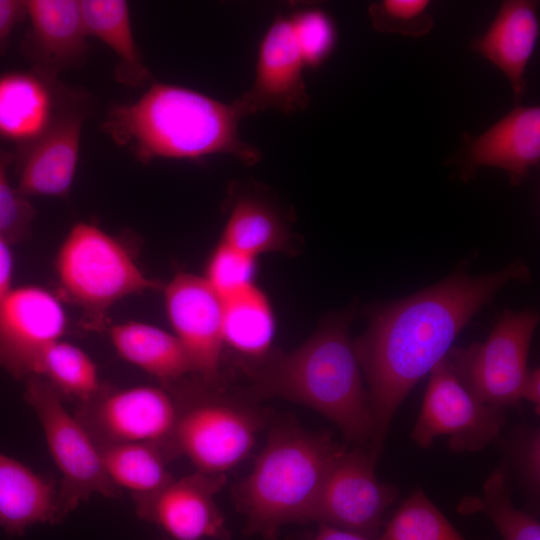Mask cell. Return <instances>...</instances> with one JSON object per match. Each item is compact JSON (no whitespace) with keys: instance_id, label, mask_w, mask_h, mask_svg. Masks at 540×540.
I'll use <instances>...</instances> for the list:
<instances>
[{"instance_id":"cell-1","label":"cell","mask_w":540,"mask_h":540,"mask_svg":"<svg viewBox=\"0 0 540 540\" xmlns=\"http://www.w3.org/2000/svg\"><path fill=\"white\" fill-rule=\"evenodd\" d=\"M530 278L522 260L482 275L462 266L435 285L369 310L367 329L352 342L367 384L374 422L368 450L376 460L402 402L474 315L510 282Z\"/></svg>"},{"instance_id":"cell-2","label":"cell","mask_w":540,"mask_h":540,"mask_svg":"<svg viewBox=\"0 0 540 540\" xmlns=\"http://www.w3.org/2000/svg\"><path fill=\"white\" fill-rule=\"evenodd\" d=\"M356 306L327 315L298 348L270 353L245 371L254 400L279 397L315 410L350 443L368 448L374 429L367 389L349 328Z\"/></svg>"},{"instance_id":"cell-3","label":"cell","mask_w":540,"mask_h":540,"mask_svg":"<svg viewBox=\"0 0 540 540\" xmlns=\"http://www.w3.org/2000/svg\"><path fill=\"white\" fill-rule=\"evenodd\" d=\"M241 119L232 103L189 88L152 83L136 101L111 107L101 128L142 164L226 154L254 165L262 153L240 137Z\"/></svg>"},{"instance_id":"cell-4","label":"cell","mask_w":540,"mask_h":540,"mask_svg":"<svg viewBox=\"0 0 540 540\" xmlns=\"http://www.w3.org/2000/svg\"><path fill=\"white\" fill-rule=\"evenodd\" d=\"M345 450L329 432L293 422L274 425L251 471L234 489L244 533L276 540L286 524L311 523L326 477Z\"/></svg>"},{"instance_id":"cell-5","label":"cell","mask_w":540,"mask_h":540,"mask_svg":"<svg viewBox=\"0 0 540 540\" xmlns=\"http://www.w3.org/2000/svg\"><path fill=\"white\" fill-rule=\"evenodd\" d=\"M55 270L63 296L81 309L85 328L97 332L107 327V314L115 303L162 287L143 273L122 240L88 222L70 229Z\"/></svg>"},{"instance_id":"cell-6","label":"cell","mask_w":540,"mask_h":540,"mask_svg":"<svg viewBox=\"0 0 540 540\" xmlns=\"http://www.w3.org/2000/svg\"><path fill=\"white\" fill-rule=\"evenodd\" d=\"M168 389L179 405L173 438L176 457H187L196 471L226 475L250 454L265 425L262 411L196 377L184 378Z\"/></svg>"},{"instance_id":"cell-7","label":"cell","mask_w":540,"mask_h":540,"mask_svg":"<svg viewBox=\"0 0 540 540\" xmlns=\"http://www.w3.org/2000/svg\"><path fill=\"white\" fill-rule=\"evenodd\" d=\"M24 397L36 413L52 459L61 473L57 491L61 520L93 495L116 497L100 449L83 423L65 408L61 395L40 376L26 379Z\"/></svg>"},{"instance_id":"cell-8","label":"cell","mask_w":540,"mask_h":540,"mask_svg":"<svg viewBox=\"0 0 540 540\" xmlns=\"http://www.w3.org/2000/svg\"><path fill=\"white\" fill-rule=\"evenodd\" d=\"M538 322L539 313L535 309L505 310L484 342L452 347L444 360L482 402L504 409L517 407Z\"/></svg>"},{"instance_id":"cell-9","label":"cell","mask_w":540,"mask_h":540,"mask_svg":"<svg viewBox=\"0 0 540 540\" xmlns=\"http://www.w3.org/2000/svg\"><path fill=\"white\" fill-rule=\"evenodd\" d=\"M76 417L97 445L144 443L176 457L173 438L179 416L174 393L163 386L113 389L105 385L90 400L80 403Z\"/></svg>"},{"instance_id":"cell-10","label":"cell","mask_w":540,"mask_h":540,"mask_svg":"<svg viewBox=\"0 0 540 540\" xmlns=\"http://www.w3.org/2000/svg\"><path fill=\"white\" fill-rule=\"evenodd\" d=\"M505 423V409L476 398L443 358L430 372L411 437L428 448L437 437L448 436L452 450L477 452L500 438Z\"/></svg>"},{"instance_id":"cell-11","label":"cell","mask_w":540,"mask_h":540,"mask_svg":"<svg viewBox=\"0 0 540 540\" xmlns=\"http://www.w3.org/2000/svg\"><path fill=\"white\" fill-rule=\"evenodd\" d=\"M376 463L368 448H346L326 477L312 522L376 540L399 495L396 486L378 479Z\"/></svg>"},{"instance_id":"cell-12","label":"cell","mask_w":540,"mask_h":540,"mask_svg":"<svg viewBox=\"0 0 540 540\" xmlns=\"http://www.w3.org/2000/svg\"><path fill=\"white\" fill-rule=\"evenodd\" d=\"M164 302L174 335L190 358L192 375L209 387L220 388L221 298L203 276L180 272L164 286Z\"/></svg>"},{"instance_id":"cell-13","label":"cell","mask_w":540,"mask_h":540,"mask_svg":"<svg viewBox=\"0 0 540 540\" xmlns=\"http://www.w3.org/2000/svg\"><path fill=\"white\" fill-rule=\"evenodd\" d=\"M67 325L59 299L38 286L12 288L0 298V368L17 379L34 375L44 350Z\"/></svg>"},{"instance_id":"cell-14","label":"cell","mask_w":540,"mask_h":540,"mask_svg":"<svg viewBox=\"0 0 540 540\" xmlns=\"http://www.w3.org/2000/svg\"><path fill=\"white\" fill-rule=\"evenodd\" d=\"M226 481L225 474L199 471L173 478L151 494L133 497L136 513L175 540H227L230 533L215 501Z\"/></svg>"},{"instance_id":"cell-15","label":"cell","mask_w":540,"mask_h":540,"mask_svg":"<svg viewBox=\"0 0 540 540\" xmlns=\"http://www.w3.org/2000/svg\"><path fill=\"white\" fill-rule=\"evenodd\" d=\"M290 18L277 16L260 43L251 87L232 102L241 118L267 110L293 114L310 104L304 69Z\"/></svg>"},{"instance_id":"cell-16","label":"cell","mask_w":540,"mask_h":540,"mask_svg":"<svg viewBox=\"0 0 540 540\" xmlns=\"http://www.w3.org/2000/svg\"><path fill=\"white\" fill-rule=\"evenodd\" d=\"M26 6L30 27L21 52L32 72L57 82L60 73L82 65L88 54L80 1L28 0Z\"/></svg>"},{"instance_id":"cell-17","label":"cell","mask_w":540,"mask_h":540,"mask_svg":"<svg viewBox=\"0 0 540 540\" xmlns=\"http://www.w3.org/2000/svg\"><path fill=\"white\" fill-rule=\"evenodd\" d=\"M83 120L81 109H61L40 137L17 148L16 189L23 196L62 198L69 194L79 159Z\"/></svg>"},{"instance_id":"cell-18","label":"cell","mask_w":540,"mask_h":540,"mask_svg":"<svg viewBox=\"0 0 540 540\" xmlns=\"http://www.w3.org/2000/svg\"><path fill=\"white\" fill-rule=\"evenodd\" d=\"M457 157L464 180L479 168L495 167L507 173L512 185L521 184L540 163V107H514L470 141Z\"/></svg>"},{"instance_id":"cell-19","label":"cell","mask_w":540,"mask_h":540,"mask_svg":"<svg viewBox=\"0 0 540 540\" xmlns=\"http://www.w3.org/2000/svg\"><path fill=\"white\" fill-rule=\"evenodd\" d=\"M227 206L220 242L254 258L295 252L289 212L261 186L236 183L229 190Z\"/></svg>"},{"instance_id":"cell-20","label":"cell","mask_w":540,"mask_h":540,"mask_svg":"<svg viewBox=\"0 0 540 540\" xmlns=\"http://www.w3.org/2000/svg\"><path fill=\"white\" fill-rule=\"evenodd\" d=\"M540 32L539 2L504 1L488 29L475 39L473 50L497 67L508 79L516 102L525 88V71Z\"/></svg>"},{"instance_id":"cell-21","label":"cell","mask_w":540,"mask_h":540,"mask_svg":"<svg viewBox=\"0 0 540 540\" xmlns=\"http://www.w3.org/2000/svg\"><path fill=\"white\" fill-rule=\"evenodd\" d=\"M57 82L32 72L0 76V137L18 147L40 137L60 112Z\"/></svg>"},{"instance_id":"cell-22","label":"cell","mask_w":540,"mask_h":540,"mask_svg":"<svg viewBox=\"0 0 540 540\" xmlns=\"http://www.w3.org/2000/svg\"><path fill=\"white\" fill-rule=\"evenodd\" d=\"M57 491L53 481L0 452V526L9 535L61 522Z\"/></svg>"},{"instance_id":"cell-23","label":"cell","mask_w":540,"mask_h":540,"mask_svg":"<svg viewBox=\"0 0 540 540\" xmlns=\"http://www.w3.org/2000/svg\"><path fill=\"white\" fill-rule=\"evenodd\" d=\"M109 335L120 357L158 379L165 388L193 374L180 340L159 327L129 321L113 325Z\"/></svg>"},{"instance_id":"cell-24","label":"cell","mask_w":540,"mask_h":540,"mask_svg":"<svg viewBox=\"0 0 540 540\" xmlns=\"http://www.w3.org/2000/svg\"><path fill=\"white\" fill-rule=\"evenodd\" d=\"M275 319L266 294L252 284L222 300V340L244 370L273 349Z\"/></svg>"},{"instance_id":"cell-25","label":"cell","mask_w":540,"mask_h":540,"mask_svg":"<svg viewBox=\"0 0 540 540\" xmlns=\"http://www.w3.org/2000/svg\"><path fill=\"white\" fill-rule=\"evenodd\" d=\"M80 7L88 36L97 38L116 56L115 80L130 88L152 84V74L134 38L127 2L81 0Z\"/></svg>"},{"instance_id":"cell-26","label":"cell","mask_w":540,"mask_h":540,"mask_svg":"<svg viewBox=\"0 0 540 540\" xmlns=\"http://www.w3.org/2000/svg\"><path fill=\"white\" fill-rule=\"evenodd\" d=\"M511 471L501 462L484 482L481 496H466L458 506L464 515L484 514L503 540H540L539 520L512 502Z\"/></svg>"},{"instance_id":"cell-27","label":"cell","mask_w":540,"mask_h":540,"mask_svg":"<svg viewBox=\"0 0 540 540\" xmlns=\"http://www.w3.org/2000/svg\"><path fill=\"white\" fill-rule=\"evenodd\" d=\"M108 478L132 497L151 494L174 477L167 469L170 459L157 446L144 443L98 445Z\"/></svg>"},{"instance_id":"cell-28","label":"cell","mask_w":540,"mask_h":540,"mask_svg":"<svg viewBox=\"0 0 540 540\" xmlns=\"http://www.w3.org/2000/svg\"><path fill=\"white\" fill-rule=\"evenodd\" d=\"M33 376L45 379L61 395L84 403L102 388L97 367L78 346L57 340L41 355Z\"/></svg>"},{"instance_id":"cell-29","label":"cell","mask_w":540,"mask_h":540,"mask_svg":"<svg viewBox=\"0 0 540 540\" xmlns=\"http://www.w3.org/2000/svg\"><path fill=\"white\" fill-rule=\"evenodd\" d=\"M376 540H466V538L420 488H415L386 521Z\"/></svg>"},{"instance_id":"cell-30","label":"cell","mask_w":540,"mask_h":540,"mask_svg":"<svg viewBox=\"0 0 540 540\" xmlns=\"http://www.w3.org/2000/svg\"><path fill=\"white\" fill-rule=\"evenodd\" d=\"M511 474L514 473L521 490L529 503L536 509L540 500V429L520 424L501 439Z\"/></svg>"},{"instance_id":"cell-31","label":"cell","mask_w":540,"mask_h":540,"mask_svg":"<svg viewBox=\"0 0 540 540\" xmlns=\"http://www.w3.org/2000/svg\"><path fill=\"white\" fill-rule=\"evenodd\" d=\"M256 259L219 241L203 277L223 300L254 284Z\"/></svg>"},{"instance_id":"cell-32","label":"cell","mask_w":540,"mask_h":540,"mask_svg":"<svg viewBox=\"0 0 540 540\" xmlns=\"http://www.w3.org/2000/svg\"><path fill=\"white\" fill-rule=\"evenodd\" d=\"M427 0H382L369 6L374 29L381 33L421 37L433 28Z\"/></svg>"},{"instance_id":"cell-33","label":"cell","mask_w":540,"mask_h":540,"mask_svg":"<svg viewBox=\"0 0 540 540\" xmlns=\"http://www.w3.org/2000/svg\"><path fill=\"white\" fill-rule=\"evenodd\" d=\"M14 153L0 146V237L13 245L24 241L31 232L35 209L17 189L12 188L7 170Z\"/></svg>"},{"instance_id":"cell-34","label":"cell","mask_w":540,"mask_h":540,"mask_svg":"<svg viewBox=\"0 0 540 540\" xmlns=\"http://www.w3.org/2000/svg\"><path fill=\"white\" fill-rule=\"evenodd\" d=\"M294 36L306 67H317L333 51L336 30L332 19L322 10L307 9L290 17Z\"/></svg>"},{"instance_id":"cell-35","label":"cell","mask_w":540,"mask_h":540,"mask_svg":"<svg viewBox=\"0 0 540 540\" xmlns=\"http://www.w3.org/2000/svg\"><path fill=\"white\" fill-rule=\"evenodd\" d=\"M25 19L26 1L0 0V54L6 52L13 29Z\"/></svg>"},{"instance_id":"cell-36","label":"cell","mask_w":540,"mask_h":540,"mask_svg":"<svg viewBox=\"0 0 540 540\" xmlns=\"http://www.w3.org/2000/svg\"><path fill=\"white\" fill-rule=\"evenodd\" d=\"M287 540H369L364 537L340 531L318 524L315 531H304L289 537Z\"/></svg>"},{"instance_id":"cell-37","label":"cell","mask_w":540,"mask_h":540,"mask_svg":"<svg viewBox=\"0 0 540 540\" xmlns=\"http://www.w3.org/2000/svg\"><path fill=\"white\" fill-rule=\"evenodd\" d=\"M10 246L0 237V298L12 289L14 261Z\"/></svg>"},{"instance_id":"cell-38","label":"cell","mask_w":540,"mask_h":540,"mask_svg":"<svg viewBox=\"0 0 540 540\" xmlns=\"http://www.w3.org/2000/svg\"><path fill=\"white\" fill-rule=\"evenodd\" d=\"M527 400L535 406L537 413L540 407V371L539 368L529 369L522 385L521 400Z\"/></svg>"}]
</instances>
